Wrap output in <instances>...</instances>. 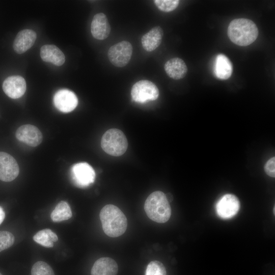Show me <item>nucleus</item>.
Masks as SVG:
<instances>
[{"instance_id": "423d86ee", "label": "nucleus", "mask_w": 275, "mask_h": 275, "mask_svg": "<svg viewBox=\"0 0 275 275\" xmlns=\"http://www.w3.org/2000/svg\"><path fill=\"white\" fill-rule=\"evenodd\" d=\"M132 51L131 43L127 41H123L112 46L108 49L107 56L113 65L123 67L130 60Z\"/></svg>"}, {"instance_id": "a211bd4d", "label": "nucleus", "mask_w": 275, "mask_h": 275, "mask_svg": "<svg viewBox=\"0 0 275 275\" xmlns=\"http://www.w3.org/2000/svg\"><path fill=\"white\" fill-rule=\"evenodd\" d=\"M164 68L168 75L176 80L184 77L187 72L186 64L179 58L169 60L165 63Z\"/></svg>"}, {"instance_id": "bb28decb", "label": "nucleus", "mask_w": 275, "mask_h": 275, "mask_svg": "<svg viewBox=\"0 0 275 275\" xmlns=\"http://www.w3.org/2000/svg\"><path fill=\"white\" fill-rule=\"evenodd\" d=\"M5 217V213L2 207L0 206V225L3 223Z\"/></svg>"}, {"instance_id": "9d476101", "label": "nucleus", "mask_w": 275, "mask_h": 275, "mask_svg": "<svg viewBox=\"0 0 275 275\" xmlns=\"http://www.w3.org/2000/svg\"><path fill=\"white\" fill-rule=\"evenodd\" d=\"M53 103L59 111L66 113L75 108L78 104V99L72 91L68 89H61L54 94Z\"/></svg>"}, {"instance_id": "0eeeda50", "label": "nucleus", "mask_w": 275, "mask_h": 275, "mask_svg": "<svg viewBox=\"0 0 275 275\" xmlns=\"http://www.w3.org/2000/svg\"><path fill=\"white\" fill-rule=\"evenodd\" d=\"M71 177L75 186L85 188L94 182L95 173L93 168L88 163L79 162L71 167Z\"/></svg>"}, {"instance_id": "f03ea898", "label": "nucleus", "mask_w": 275, "mask_h": 275, "mask_svg": "<svg viewBox=\"0 0 275 275\" xmlns=\"http://www.w3.org/2000/svg\"><path fill=\"white\" fill-rule=\"evenodd\" d=\"M228 36L234 44L245 46L253 43L258 35L256 24L246 18H237L231 21L228 28Z\"/></svg>"}, {"instance_id": "393cba45", "label": "nucleus", "mask_w": 275, "mask_h": 275, "mask_svg": "<svg viewBox=\"0 0 275 275\" xmlns=\"http://www.w3.org/2000/svg\"><path fill=\"white\" fill-rule=\"evenodd\" d=\"M14 240V236L11 232L0 231V252L11 247Z\"/></svg>"}, {"instance_id": "412c9836", "label": "nucleus", "mask_w": 275, "mask_h": 275, "mask_svg": "<svg viewBox=\"0 0 275 275\" xmlns=\"http://www.w3.org/2000/svg\"><path fill=\"white\" fill-rule=\"evenodd\" d=\"M33 240L37 243L46 248H52L53 242L58 240L56 233L49 229H45L38 231L34 236Z\"/></svg>"}, {"instance_id": "b1692460", "label": "nucleus", "mask_w": 275, "mask_h": 275, "mask_svg": "<svg viewBox=\"0 0 275 275\" xmlns=\"http://www.w3.org/2000/svg\"><path fill=\"white\" fill-rule=\"evenodd\" d=\"M180 1L178 0H155L154 3L160 11L164 12L173 11L177 8Z\"/></svg>"}, {"instance_id": "1a4fd4ad", "label": "nucleus", "mask_w": 275, "mask_h": 275, "mask_svg": "<svg viewBox=\"0 0 275 275\" xmlns=\"http://www.w3.org/2000/svg\"><path fill=\"white\" fill-rule=\"evenodd\" d=\"M19 169L15 158L9 154L0 152V180L10 182L18 175Z\"/></svg>"}, {"instance_id": "20e7f679", "label": "nucleus", "mask_w": 275, "mask_h": 275, "mask_svg": "<svg viewBox=\"0 0 275 275\" xmlns=\"http://www.w3.org/2000/svg\"><path fill=\"white\" fill-rule=\"evenodd\" d=\"M102 149L109 155L119 156L123 154L128 147V142L123 132L117 128L107 130L101 140Z\"/></svg>"}, {"instance_id": "ddd939ff", "label": "nucleus", "mask_w": 275, "mask_h": 275, "mask_svg": "<svg viewBox=\"0 0 275 275\" xmlns=\"http://www.w3.org/2000/svg\"><path fill=\"white\" fill-rule=\"evenodd\" d=\"M91 32L93 37L97 40H104L108 37L111 26L104 13H99L94 16L91 25Z\"/></svg>"}, {"instance_id": "39448f33", "label": "nucleus", "mask_w": 275, "mask_h": 275, "mask_svg": "<svg viewBox=\"0 0 275 275\" xmlns=\"http://www.w3.org/2000/svg\"><path fill=\"white\" fill-rule=\"evenodd\" d=\"M131 96L135 102L144 103L156 100L159 96V90L151 81L141 80L133 85Z\"/></svg>"}, {"instance_id": "cd10ccee", "label": "nucleus", "mask_w": 275, "mask_h": 275, "mask_svg": "<svg viewBox=\"0 0 275 275\" xmlns=\"http://www.w3.org/2000/svg\"><path fill=\"white\" fill-rule=\"evenodd\" d=\"M274 207H273V213L274 214Z\"/></svg>"}, {"instance_id": "f257e3e1", "label": "nucleus", "mask_w": 275, "mask_h": 275, "mask_svg": "<svg viewBox=\"0 0 275 275\" xmlns=\"http://www.w3.org/2000/svg\"><path fill=\"white\" fill-rule=\"evenodd\" d=\"M100 219L104 232L109 237H119L126 230V217L115 205L108 204L104 206L100 211Z\"/></svg>"}, {"instance_id": "f3484780", "label": "nucleus", "mask_w": 275, "mask_h": 275, "mask_svg": "<svg viewBox=\"0 0 275 275\" xmlns=\"http://www.w3.org/2000/svg\"><path fill=\"white\" fill-rule=\"evenodd\" d=\"M163 35L162 29L156 26L144 35L141 39L142 45L147 51H152L160 44Z\"/></svg>"}, {"instance_id": "aec40b11", "label": "nucleus", "mask_w": 275, "mask_h": 275, "mask_svg": "<svg viewBox=\"0 0 275 275\" xmlns=\"http://www.w3.org/2000/svg\"><path fill=\"white\" fill-rule=\"evenodd\" d=\"M72 215V211L68 203L61 201L52 211L50 217L53 222H61L69 219Z\"/></svg>"}, {"instance_id": "4468645a", "label": "nucleus", "mask_w": 275, "mask_h": 275, "mask_svg": "<svg viewBox=\"0 0 275 275\" xmlns=\"http://www.w3.org/2000/svg\"><path fill=\"white\" fill-rule=\"evenodd\" d=\"M36 38V33L32 30L20 31L14 40L13 47L14 51L18 54L25 52L34 44Z\"/></svg>"}, {"instance_id": "f8f14e48", "label": "nucleus", "mask_w": 275, "mask_h": 275, "mask_svg": "<svg viewBox=\"0 0 275 275\" xmlns=\"http://www.w3.org/2000/svg\"><path fill=\"white\" fill-rule=\"evenodd\" d=\"M4 93L10 98L17 99L21 97L26 89L25 79L19 75H12L5 79L2 85Z\"/></svg>"}, {"instance_id": "a878e982", "label": "nucleus", "mask_w": 275, "mask_h": 275, "mask_svg": "<svg viewBox=\"0 0 275 275\" xmlns=\"http://www.w3.org/2000/svg\"><path fill=\"white\" fill-rule=\"evenodd\" d=\"M275 158L271 157L265 163L264 170L266 173L271 177H275Z\"/></svg>"}, {"instance_id": "7ed1b4c3", "label": "nucleus", "mask_w": 275, "mask_h": 275, "mask_svg": "<svg viewBox=\"0 0 275 275\" xmlns=\"http://www.w3.org/2000/svg\"><path fill=\"white\" fill-rule=\"evenodd\" d=\"M144 210L148 217L158 223L168 221L171 215V208L166 195L161 191L151 193L147 198Z\"/></svg>"}, {"instance_id": "c85d7f7f", "label": "nucleus", "mask_w": 275, "mask_h": 275, "mask_svg": "<svg viewBox=\"0 0 275 275\" xmlns=\"http://www.w3.org/2000/svg\"><path fill=\"white\" fill-rule=\"evenodd\" d=\"M0 275H3L1 273H0Z\"/></svg>"}, {"instance_id": "2eb2a0df", "label": "nucleus", "mask_w": 275, "mask_h": 275, "mask_svg": "<svg viewBox=\"0 0 275 275\" xmlns=\"http://www.w3.org/2000/svg\"><path fill=\"white\" fill-rule=\"evenodd\" d=\"M40 57L42 60L52 63L56 66L62 65L65 61L63 52L56 45L46 44L40 49Z\"/></svg>"}, {"instance_id": "dca6fc26", "label": "nucleus", "mask_w": 275, "mask_h": 275, "mask_svg": "<svg viewBox=\"0 0 275 275\" xmlns=\"http://www.w3.org/2000/svg\"><path fill=\"white\" fill-rule=\"evenodd\" d=\"M118 265L109 257H102L96 260L91 269V275H117Z\"/></svg>"}, {"instance_id": "5701e85b", "label": "nucleus", "mask_w": 275, "mask_h": 275, "mask_svg": "<svg viewBox=\"0 0 275 275\" xmlns=\"http://www.w3.org/2000/svg\"><path fill=\"white\" fill-rule=\"evenodd\" d=\"M165 267L158 261H152L147 266L145 275H166Z\"/></svg>"}, {"instance_id": "4be33fe9", "label": "nucleus", "mask_w": 275, "mask_h": 275, "mask_svg": "<svg viewBox=\"0 0 275 275\" xmlns=\"http://www.w3.org/2000/svg\"><path fill=\"white\" fill-rule=\"evenodd\" d=\"M31 275H54V273L49 264L45 262L39 261L32 266Z\"/></svg>"}, {"instance_id": "6e6552de", "label": "nucleus", "mask_w": 275, "mask_h": 275, "mask_svg": "<svg viewBox=\"0 0 275 275\" xmlns=\"http://www.w3.org/2000/svg\"><path fill=\"white\" fill-rule=\"evenodd\" d=\"M240 209V202L235 195L226 194L222 197L216 203L215 209L217 214L223 219L234 216Z\"/></svg>"}, {"instance_id": "9b49d317", "label": "nucleus", "mask_w": 275, "mask_h": 275, "mask_svg": "<svg viewBox=\"0 0 275 275\" xmlns=\"http://www.w3.org/2000/svg\"><path fill=\"white\" fill-rule=\"evenodd\" d=\"M15 135L18 140L32 147L37 146L42 141V134L40 130L30 124L20 126Z\"/></svg>"}, {"instance_id": "6ab92c4d", "label": "nucleus", "mask_w": 275, "mask_h": 275, "mask_svg": "<svg viewBox=\"0 0 275 275\" xmlns=\"http://www.w3.org/2000/svg\"><path fill=\"white\" fill-rule=\"evenodd\" d=\"M233 66L230 60L223 54H218L215 60L214 74L220 79H228L232 75Z\"/></svg>"}]
</instances>
